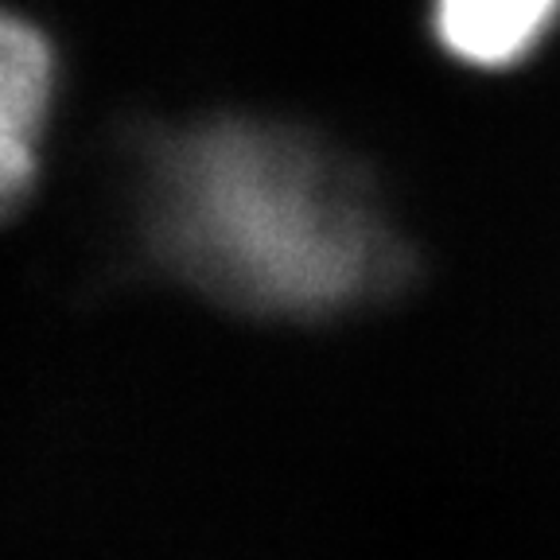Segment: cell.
<instances>
[{
	"label": "cell",
	"instance_id": "3",
	"mask_svg": "<svg viewBox=\"0 0 560 560\" xmlns=\"http://www.w3.org/2000/svg\"><path fill=\"white\" fill-rule=\"evenodd\" d=\"M560 16V0H436L432 27L452 59L502 70L522 62Z\"/></svg>",
	"mask_w": 560,
	"mask_h": 560
},
{
	"label": "cell",
	"instance_id": "1",
	"mask_svg": "<svg viewBox=\"0 0 560 560\" xmlns=\"http://www.w3.org/2000/svg\"><path fill=\"white\" fill-rule=\"evenodd\" d=\"M167 242L257 307L312 312L366 289L382 237L304 144L254 125L191 137L167 167Z\"/></svg>",
	"mask_w": 560,
	"mask_h": 560
},
{
	"label": "cell",
	"instance_id": "2",
	"mask_svg": "<svg viewBox=\"0 0 560 560\" xmlns=\"http://www.w3.org/2000/svg\"><path fill=\"white\" fill-rule=\"evenodd\" d=\"M51 97V44L27 20L0 12V219L32 191Z\"/></svg>",
	"mask_w": 560,
	"mask_h": 560
}]
</instances>
